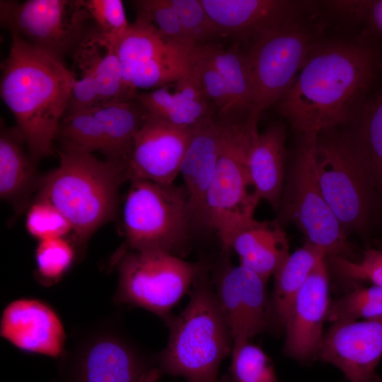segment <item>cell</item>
I'll list each match as a JSON object with an SVG mask.
<instances>
[{"label": "cell", "mask_w": 382, "mask_h": 382, "mask_svg": "<svg viewBox=\"0 0 382 382\" xmlns=\"http://www.w3.org/2000/svg\"><path fill=\"white\" fill-rule=\"evenodd\" d=\"M381 71L382 52L368 33L323 37L276 103L277 110L299 137L347 126L372 94Z\"/></svg>", "instance_id": "1"}, {"label": "cell", "mask_w": 382, "mask_h": 382, "mask_svg": "<svg viewBox=\"0 0 382 382\" xmlns=\"http://www.w3.org/2000/svg\"><path fill=\"white\" fill-rule=\"evenodd\" d=\"M11 37V49L1 64V96L35 163L52 154L75 78L62 59L16 35Z\"/></svg>", "instance_id": "2"}, {"label": "cell", "mask_w": 382, "mask_h": 382, "mask_svg": "<svg viewBox=\"0 0 382 382\" xmlns=\"http://www.w3.org/2000/svg\"><path fill=\"white\" fill-rule=\"evenodd\" d=\"M166 323L168 341L156 362L161 374L219 382V366L233 339L207 267L192 286L186 307Z\"/></svg>", "instance_id": "3"}, {"label": "cell", "mask_w": 382, "mask_h": 382, "mask_svg": "<svg viewBox=\"0 0 382 382\" xmlns=\"http://www.w3.org/2000/svg\"><path fill=\"white\" fill-rule=\"evenodd\" d=\"M59 165L42 180L38 199L54 206L81 241L112 219L126 163L102 161L92 154L62 148Z\"/></svg>", "instance_id": "4"}, {"label": "cell", "mask_w": 382, "mask_h": 382, "mask_svg": "<svg viewBox=\"0 0 382 382\" xmlns=\"http://www.w3.org/2000/svg\"><path fill=\"white\" fill-rule=\"evenodd\" d=\"M259 118L249 114L228 117L224 141L214 176L206 195L204 228L214 231L228 252L233 235L254 218L260 199L248 172V159L258 134Z\"/></svg>", "instance_id": "5"}, {"label": "cell", "mask_w": 382, "mask_h": 382, "mask_svg": "<svg viewBox=\"0 0 382 382\" xmlns=\"http://www.w3.org/2000/svg\"><path fill=\"white\" fill-rule=\"evenodd\" d=\"M123 228L132 251H158L178 257L189 248L197 229L183 185L134 179L125 197Z\"/></svg>", "instance_id": "6"}, {"label": "cell", "mask_w": 382, "mask_h": 382, "mask_svg": "<svg viewBox=\"0 0 382 382\" xmlns=\"http://www.w3.org/2000/svg\"><path fill=\"white\" fill-rule=\"evenodd\" d=\"M313 161L322 193L345 231L365 230L377 195L348 128L318 133Z\"/></svg>", "instance_id": "7"}, {"label": "cell", "mask_w": 382, "mask_h": 382, "mask_svg": "<svg viewBox=\"0 0 382 382\" xmlns=\"http://www.w3.org/2000/svg\"><path fill=\"white\" fill-rule=\"evenodd\" d=\"M316 137H299L286 179L276 219L294 222L309 243L328 256L357 260L355 249L319 186L313 161Z\"/></svg>", "instance_id": "8"}, {"label": "cell", "mask_w": 382, "mask_h": 382, "mask_svg": "<svg viewBox=\"0 0 382 382\" xmlns=\"http://www.w3.org/2000/svg\"><path fill=\"white\" fill-rule=\"evenodd\" d=\"M305 14L257 37L245 53L250 73L253 107L251 114L276 104L288 90L309 52L323 37V24Z\"/></svg>", "instance_id": "9"}, {"label": "cell", "mask_w": 382, "mask_h": 382, "mask_svg": "<svg viewBox=\"0 0 382 382\" xmlns=\"http://www.w3.org/2000/svg\"><path fill=\"white\" fill-rule=\"evenodd\" d=\"M201 262L158 251H131L120 260L118 299L163 319L206 268Z\"/></svg>", "instance_id": "10"}, {"label": "cell", "mask_w": 382, "mask_h": 382, "mask_svg": "<svg viewBox=\"0 0 382 382\" xmlns=\"http://www.w3.org/2000/svg\"><path fill=\"white\" fill-rule=\"evenodd\" d=\"M0 19L11 35L62 59L77 47L91 18L84 0H1Z\"/></svg>", "instance_id": "11"}, {"label": "cell", "mask_w": 382, "mask_h": 382, "mask_svg": "<svg viewBox=\"0 0 382 382\" xmlns=\"http://www.w3.org/2000/svg\"><path fill=\"white\" fill-rule=\"evenodd\" d=\"M70 70L75 78L69 103L73 110L135 100L138 90L125 79L117 43L97 28L86 33L74 50Z\"/></svg>", "instance_id": "12"}, {"label": "cell", "mask_w": 382, "mask_h": 382, "mask_svg": "<svg viewBox=\"0 0 382 382\" xmlns=\"http://www.w3.org/2000/svg\"><path fill=\"white\" fill-rule=\"evenodd\" d=\"M233 340H249L272 330V314L267 282L251 270L223 260L212 278Z\"/></svg>", "instance_id": "13"}, {"label": "cell", "mask_w": 382, "mask_h": 382, "mask_svg": "<svg viewBox=\"0 0 382 382\" xmlns=\"http://www.w3.org/2000/svg\"><path fill=\"white\" fill-rule=\"evenodd\" d=\"M382 357V316L333 323L323 334L316 359L338 368L349 382H381L376 369Z\"/></svg>", "instance_id": "14"}, {"label": "cell", "mask_w": 382, "mask_h": 382, "mask_svg": "<svg viewBox=\"0 0 382 382\" xmlns=\"http://www.w3.org/2000/svg\"><path fill=\"white\" fill-rule=\"evenodd\" d=\"M192 129L172 125L149 114L127 159V180L174 184Z\"/></svg>", "instance_id": "15"}, {"label": "cell", "mask_w": 382, "mask_h": 382, "mask_svg": "<svg viewBox=\"0 0 382 382\" xmlns=\"http://www.w3.org/2000/svg\"><path fill=\"white\" fill-rule=\"evenodd\" d=\"M219 35L250 44L267 32L313 10V1L201 0Z\"/></svg>", "instance_id": "16"}, {"label": "cell", "mask_w": 382, "mask_h": 382, "mask_svg": "<svg viewBox=\"0 0 382 382\" xmlns=\"http://www.w3.org/2000/svg\"><path fill=\"white\" fill-rule=\"evenodd\" d=\"M325 257L318 262L298 293L285 327L284 352L302 363L316 360L323 335L330 303Z\"/></svg>", "instance_id": "17"}, {"label": "cell", "mask_w": 382, "mask_h": 382, "mask_svg": "<svg viewBox=\"0 0 382 382\" xmlns=\"http://www.w3.org/2000/svg\"><path fill=\"white\" fill-rule=\"evenodd\" d=\"M227 122V117L214 115L197 125L181 163L180 174L197 229L204 228L206 195L216 169Z\"/></svg>", "instance_id": "18"}, {"label": "cell", "mask_w": 382, "mask_h": 382, "mask_svg": "<svg viewBox=\"0 0 382 382\" xmlns=\"http://www.w3.org/2000/svg\"><path fill=\"white\" fill-rule=\"evenodd\" d=\"M1 335L25 351L52 357L64 348L65 332L57 315L46 304L34 299H18L4 310Z\"/></svg>", "instance_id": "19"}, {"label": "cell", "mask_w": 382, "mask_h": 382, "mask_svg": "<svg viewBox=\"0 0 382 382\" xmlns=\"http://www.w3.org/2000/svg\"><path fill=\"white\" fill-rule=\"evenodd\" d=\"M79 382H155L158 366L147 364L123 340L110 336L95 340L85 349Z\"/></svg>", "instance_id": "20"}, {"label": "cell", "mask_w": 382, "mask_h": 382, "mask_svg": "<svg viewBox=\"0 0 382 382\" xmlns=\"http://www.w3.org/2000/svg\"><path fill=\"white\" fill-rule=\"evenodd\" d=\"M149 92H137L135 100L149 114L172 125L194 129L204 120L218 115L190 74L183 79Z\"/></svg>", "instance_id": "21"}, {"label": "cell", "mask_w": 382, "mask_h": 382, "mask_svg": "<svg viewBox=\"0 0 382 382\" xmlns=\"http://www.w3.org/2000/svg\"><path fill=\"white\" fill-rule=\"evenodd\" d=\"M289 248L286 234L276 219H252L233 235L228 245V250L238 255L239 265L266 282L285 262Z\"/></svg>", "instance_id": "22"}, {"label": "cell", "mask_w": 382, "mask_h": 382, "mask_svg": "<svg viewBox=\"0 0 382 382\" xmlns=\"http://www.w3.org/2000/svg\"><path fill=\"white\" fill-rule=\"evenodd\" d=\"M286 129L274 122L255 138L248 159L251 185L260 199L278 209L286 179Z\"/></svg>", "instance_id": "23"}, {"label": "cell", "mask_w": 382, "mask_h": 382, "mask_svg": "<svg viewBox=\"0 0 382 382\" xmlns=\"http://www.w3.org/2000/svg\"><path fill=\"white\" fill-rule=\"evenodd\" d=\"M326 257L320 248L306 241L290 254L274 276L270 297L272 328L279 332L285 330L294 300L318 262Z\"/></svg>", "instance_id": "24"}, {"label": "cell", "mask_w": 382, "mask_h": 382, "mask_svg": "<svg viewBox=\"0 0 382 382\" xmlns=\"http://www.w3.org/2000/svg\"><path fill=\"white\" fill-rule=\"evenodd\" d=\"M100 123L107 159L126 163L134 139L149 112L136 100L99 105L90 110Z\"/></svg>", "instance_id": "25"}, {"label": "cell", "mask_w": 382, "mask_h": 382, "mask_svg": "<svg viewBox=\"0 0 382 382\" xmlns=\"http://www.w3.org/2000/svg\"><path fill=\"white\" fill-rule=\"evenodd\" d=\"M373 187L382 199V83L347 126Z\"/></svg>", "instance_id": "26"}, {"label": "cell", "mask_w": 382, "mask_h": 382, "mask_svg": "<svg viewBox=\"0 0 382 382\" xmlns=\"http://www.w3.org/2000/svg\"><path fill=\"white\" fill-rule=\"evenodd\" d=\"M23 142L18 127L7 128L1 122L0 195L1 199L13 203L25 199L35 181V162L26 155Z\"/></svg>", "instance_id": "27"}, {"label": "cell", "mask_w": 382, "mask_h": 382, "mask_svg": "<svg viewBox=\"0 0 382 382\" xmlns=\"http://www.w3.org/2000/svg\"><path fill=\"white\" fill-rule=\"evenodd\" d=\"M199 47L225 82L231 102V117L248 116L253 107V91L246 54L238 45L226 50L213 45Z\"/></svg>", "instance_id": "28"}, {"label": "cell", "mask_w": 382, "mask_h": 382, "mask_svg": "<svg viewBox=\"0 0 382 382\" xmlns=\"http://www.w3.org/2000/svg\"><path fill=\"white\" fill-rule=\"evenodd\" d=\"M196 49L174 45L147 62L125 70V79L137 90L173 83L190 74Z\"/></svg>", "instance_id": "29"}, {"label": "cell", "mask_w": 382, "mask_h": 382, "mask_svg": "<svg viewBox=\"0 0 382 382\" xmlns=\"http://www.w3.org/2000/svg\"><path fill=\"white\" fill-rule=\"evenodd\" d=\"M177 45L166 39L146 18L137 16L134 23L117 44L123 71L162 54Z\"/></svg>", "instance_id": "30"}, {"label": "cell", "mask_w": 382, "mask_h": 382, "mask_svg": "<svg viewBox=\"0 0 382 382\" xmlns=\"http://www.w3.org/2000/svg\"><path fill=\"white\" fill-rule=\"evenodd\" d=\"M57 138L62 148L92 154L98 151L105 154L106 144L100 123L90 111L64 114Z\"/></svg>", "instance_id": "31"}, {"label": "cell", "mask_w": 382, "mask_h": 382, "mask_svg": "<svg viewBox=\"0 0 382 382\" xmlns=\"http://www.w3.org/2000/svg\"><path fill=\"white\" fill-rule=\"evenodd\" d=\"M229 382H279L267 354L247 339L233 340Z\"/></svg>", "instance_id": "32"}, {"label": "cell", "mask_w": 382, "mask_h": 382, "mask_svg": "<svg viewBox=\"0 0 382 382\" xmlns=\"http://www.w3.org/2000/svg\"><path fill=\"white\" fill-rule=\"evenodd\" d=\"M382 316V288L357 286L330 303L326 320L355 321Z\"/></svg>", "instance_id": "33"}, {"label": "cell", "mask_w": 382, "mask_h": 382, "mask_svg": "<svg viewBox=\"0 0 382 382\" xmlns=\"http://www.w3.org/2000/svg\"><path fill=\"white\" fill-rule=\"evenodd\" d=\"M328 267L340 279L354 284L369 282L382 288V250L366 249L360 258L326 257Z\"/></svg>", "instance_id": "34"}, {"label": "cell", "mask_w": 382, "mask_h": 382, "mask_svg": "<svg viewBox=\"0 0 382 382\" xmlns=\"http://www.w3.org/2000/svg\"><path fill=\"white\" fill-rule=\"evenodd\" d=\"M132 4L137 16L148 20L168 40L192 50L199 46L186 36L170 0H137Z\"/></svg>", "instance_id": "35"}, {"label": "cell", "mask_w": 382, "mask_h": 382, "mask_svg": "<svg viewBox=\"0 0 382 382\" xmlns=\"http://www.w3.org/2000/svg\"><path fill=\"white\" fill-rule=\"evenodd\" d=\"M199 46L194 54L191 74L217 114L222 117H231V102L225 82L217 69L202 54Z\"/></svg>", "instance_id": "36"}, {"label": "cell", "mask_w": 382, "mask_h": 382, "mask_svg": "<svg viewBox=\"0 0 382 382\" xmlns=\"http://www.w3.org/2000/svg\"><path fill=\"white\" fill-rule=\"evenodd\" d=\"M190 41L201 45L219 33L201 0H170Z\"/></svg>", "instance_id": "37"}, {"label": "cell", "mask_w": 382, "mask_h": 382, "mask_svg": "<svg viewBox=\"0 0 382 382\" xmlns=\"http://www.w3.org/2000/svg\"><path fill=\"white\" fill-rule=\"evenodd\" d=\"M26 227L30 233L40 241L64 238L72 227L66 217L50 202L37 199L26 216Z\"/></svg>", "instance_id": "38"}, {"label": "cell", "mask_w": 382, "mask_h": 382, "mask_svg": "<svg viewBox=\"0 0 382 382\" xmlns=\"http://www.w3.org/2000/svg\"><path fill=\"white\" fill-rule=\"evenodd\" d=\"M85 6L96 28L105 37L117 44L129 28L121 0H84Z\"/></svg>", "instance_id": "39"}, {"label": "cell", "mask_w": 382, "mask_h": 382, "mask_svg": "<svg viewBox=\"0 0 382 382\" xmlns=\"http://www.w3.org/2000/svg\"><path fill=\"white\" fill-rule=\"evenodd\" d=\"M35 257L40 274L47 280L54 281L69 267L74 251L64 238H50L40 241Z\"/></svg>", "instance_id": "40"}, {"label": "cell", "mask_w": 382, "mask_h": 382, "mask_svg": "<svg viewBox=\"0 0 382 382\" xmlns=\"http://www.w3.org/2000/svg\"><path fill=\"white\" fill-rule=\"evenodd\" d=\"M349 18L362 21L368 25V33L382 40V0L350 1Z\"/></svg>", "instance_id": "41"}, {"label": "cell", "mask_w": 382, "mask_h": 382, "mask_svg": "<svg viewBox=\"0 0 382 382\" xmlns=\"http://www.w3.org/2000/svg\"><path fill=\"white\" fill-rule=\"evenodd\" d=\"M187 382H204V381H187ZM219 382H226L224 379L221 380Z\"/></svg>", "instance_id": "42"}, {"label": "cell", "mask_w": 382, "mask_h": 382, "mask_svg": "<svg viewBox=\"0 0 382 382\" xmlns=\"http://www.w3.org/2000/svg\"><path fill=\"white\" fill-rule=\"evenodd\" d=\"M381 382H382V378H381Z\"/></svg>", "instance_id": "43"}]
</instances>
